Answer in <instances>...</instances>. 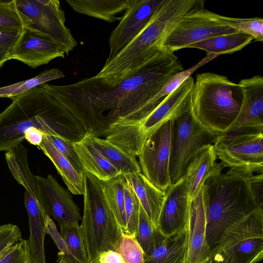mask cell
<instances>
[{
  "label": "cell",
  "instance_id": "obj_1",
  "mask_svg": "<svg viewBox=\"0 0 263 263\" xmlns=\"http://www.w3.org/2000/svg\"><path fill=\"white\" fill-rule=\"evenodd\" d=\"M183 70L178 57L164 47L113 86L102 83L95 76L71 84L45 86L87 134L100 138L118 120L134 119L169 80Z\"/></svg>",
  "mask_w": 263,
  "mask_h": 263
},
{
  "label": "cell",
  "instance_id": "obj_2",
  "mask_svg": "<svg viewBox=\"0 0 263 263\" xmlns=\"http://www.w3.org/2000/svg\"><path fill=\"white\" fill-rule=\"evenodd\" d=\"M11 100L12 103L0 114V152L22 143L25 134L32 128L72 142L81 141L86 134L44 84Z\"/></svg>",
  "mask_w": 263,
  "mask_h": 263
},
{
  "label": "cell",
  "instance_id": "obj_3",
  "mask_svg": "<svg viewBox=\"0 0 263 263\" xmlns=\"http://www.w3.org/2000/svg\"><path fill=\"white\" fill-rule=\"evenodd\" d=\"M203 7L202 0H165L143 29L95 76L117 85L164 48L165 38L183 17Z\"/></svg>",
  "mask_w": 263,
  "mask_h": 263
},
{
  "label": "cell",
  "instance_id": "obj_4",
  "mask_svg": "<svg viewBox=\"0 0 263 263\" xmlns=\"http://www.w3.org/2000/svg\"><path fill=\"white\" fill-rule=\"evenodd\" d=\"M253 176L229 169L205 181L206 238L211 251L227 229L254 210L262 208V202L253 187Z\"/></svg>",
  "mask_w": 263,
  "mask_h": 263
},
{
  "label": "cell",
  "instance_id": "obj_5",
  "mask_svg": "<svg viewBox=\"0 0 263 263\" xmlns=\"http://www.w3.org/2000/svg\"><path fill=\"white\" fill-rule=\"evenodd\" d=\"M239 84L212 72L197 74L192 94L191 114L202 127L217 135L227 132L236 119L243 99Z\"/></svg>",
  "mask_w": 263,
  "mask_h": 263
},
{
  "label": "cell",
  "instance_id": "obj_6",
  "mask_svg": "<svg viewBox=\"0 0 263 263\" xmlns=\"http://www.w3.org/2000/svg\"><path fill=\"white\" fill-rule=\"evenodd\" d=\"M194 83V79L189 77L137 120H118L110 125L105 139L130 155L139 156L146 140L156 129L190 111Z\"/></svg>",
  "mask_w": 263,
  "mask_h": 263
},
{
  "label": "cell",
  "instance_id": "obj_7",
  "mask_svg": "<svg viewBox=\"0 0 263 263\" xmlns=\"http://www.w3.org/2000/svg\"><path fill=\"white\" fill-rule=\"evenodd\" d=\"M83 195L80 230L88 263H98L102 252L117 251L123 232L106 200L103 182L86 172Z\"/></svg>",
  "mask_w": 263,
  "mask_h": 263
},
{
  "label": "cell",
  "instance_id": "obj_8",
  "mask_svg": "<svg viewBox=\"0 0 263 263\" xmlns=\"http://www.w3.org/2000/svg\"><path fill=\"white\" fill-rule=\"evenodd\" d=\"M218 135L197 123L190 111L173 121L169 172L172 184L185 175L197 152L213 144Z\"/></svg>",
  "mask_w": 263,
  "mask_h": 263
},
{
  "label": "cell",
  "instance_id": "obj_9",
  "mask_svg": "<svg viewBox=\"0 0 263 263\" xmlns=\"http://www.w3.org/2000/svg\"><path fill=\"white\" fill-rule=\"evenodd\" d=\"M224 167L248 173L263 172V132H227L213 144Z\"/></svg>",
  "mask_w": 263,
  "mask_h": 263
},
{
  "label": "cell",
  "instance_id": "obj_10",
  "mask_svg": "<svg viewBox=\"0 0 263 263\" xmlns=\"http://www.w3.org/2000/svg\"><path fill=\"white\" fill-rule=\"evenodd\" d=\"M19 12L29 21L25 28L44 35L62 46L68 55L77 45L65 26V16L58 0H15Z\"/></svg>",
  "mask_w": 263,
  "mask_h": 263
},
{
  "label": "cell",
  "instance_id": "obj_11",
  "mask_svg": "<svg viewBox=\"0 0 263 263\" xmlns=\"http://www.w3.org/2000/svg\"><path fill=\"white\" fill-rule=\"evenodd\" d=\"M173 121L165 123L148 136L139 156L142 174L164 192L172 185L169 163Z\"/></svg>",
  "mask_w": 263,
  "mask_h": 263
},
{
  "label": "cell",
  "instance_id": "obj_12",
  "mask_svg": "<svg viewBox=\"0 0 263 263\" xmlns=\"http://www.w3.org/2000/svg\"><path fill=\"white\" fill-rule=\"evenodd\" d=\"M214 14L203 8L185 16L168 34L162 46L174 52L208 38L238 31L216 20Z\"/></svg>",
  "mask_w": 263,
  "mask_h": 263
},
{
  "label": "cell",
  "instance_id": "obj_13",
  "mask_svg": "<svg viewBox=\"0 0 263 263\" xmlns=\"http://www.w3.org/2000/svg\"><path fill=\"white\" fill-rule=\"evenodd\" d=\"M165 0H134L109 39V62L147 25Z\"/></svg>",
  "mask_w": 263,
  "mask_h": 263
},
{
  "label": "cell",
  "instance_id": "obj_14",
  "mask_svg": "<svg viewBox=\"0 0 263 263\" xmlns=\"http://www.w3.org/2000/svg\"><path fill=\"white\" fill-rule=\"evenodd\" d=\"M39 203L50 217L60 227L69 223H79L82 216L78 205L66 190L51 175L46 177L35 176Z\"/></svg>",
  "mask_w": 263,
  "mask_h": 263
},
{
  "label": "cell",
  "instance_id": "obj_15",
  "mask_svg": "<svg viewBox=\"0 0 263 263\" xmlns=\"http://www.w3.org/2000/svg\"><path fill=\"white\" fill-rule=\"evenodd\" d=\"M207 202V187L204 184L190 200L186 263H208L211 256L206 238Z\"/></svg>",
  "mask_w": 263,
  "mask_h": 263
},
{
  "label": "cell",
  "instance_id": "obj_16",
  "mask_svg": "<svg viewBox=\"0 0 263 263\" xmlns=\"http://www.w3.org/2000/svg\"><path fill=\"white\" fill-rule=\"evenodd\" d=\"M243 91L239 111L227 132H263V78L256 75L238 83Z\"/></svg>",
  "mask_w": 263,
  "mask_h": 263
},
{
  "label": "cell",
  "instance_id": "obj_17",
  "mask_svg": "<svg viewBox=\"0 0 263 263\" xmlns=\"http://www.w3.org/2000/svg\"><path fill=\"white\" fill-rule=\"evenodd\" d=\"M190 200L184 176L165 192L157 225L164 236H172L187 226Z\"/></svg>",
  "mask_w": 263,
  "mask_h": 263
},
{
  "label": "cell",
  "instance_id": "obj_18",
  "mask_svg": "<svg viewBox=\"0 0 263 263\" xmlns=\"http://www.w3.org/2000/svg\"><path fill=\"white\" fill-rule=\"evenodd\" d=\"M64 49L50 38L24 28L10 59L35 68L57 58H64Z\"/></svg>",
  "mask_w": 263,
  "mask_h": 263
},
{
  "label": "cell",
  "instance_id": "obj_19",
  "mask_svg": "<svg viewBox=\"0 0 263 263\" xmlns=\"http://www.w3.org/2000/svg\"><path fill=\"white\" fill-rule=\"evenodd\" d=\"M217 159L214 145L210 144L200 148L189 165L184 177L190 200L209 178L222 173L224 166Z\"/></svg>",
  "mask_w": 263,
  "mask_h": 263
},
{
  "label": "cell",
  "instance_id": "obj_20",
  "mask_svg": "<svg viewBox=\"0 0 263 263\" xmlns=\"http://www.w3.org/2000/svg\"><path fill=\"white\" fill-rule=\"evenodd\" d=\"M73 145L84 172L102 181L109 180L121 173L93 145L91 135L86 133L81 141L73 142Z\"/></svg>",
  "mask_w": 263,
  "mask_h": 263
},
{
  "label": "cell",
  "instance_id": "obj_21",
  "mask_svg": "<svg viewBox=\"0 0 263 263\" xmlns=\"http://www.w3.org/2000/svg\"><path fill=\"white\" fill-rule=\"evenodd\" d=\"M125 177L146 215L157 228L165 192L152 184L141 172L125 175Z\"/></svg>",
  "mask_w": 263,
  "mask_h": 263
},
{
  "label": "cell",
  "instance_id": "obj_22",
  "mask_svg": "<svg viewBox=\"0 0 263 263\" xmlns=\"http://www.w3.org/2000/svg\"><path fill=\"white\" fill-rule=\"evenodd\" d=\"M253 237H263V210L261 208L227 229L212 251H221Z\"/></svg>",
  "mask_w": 263,
  "mask_h": 263
},
{
  "label": "cell",
  "instance_id": "obj_23",
  "mask_svg": "<svg viewBox=\"0 0 263 263\" xmlns=\"http://www.w3.org/2000/svg\"><path fill=\"white\" fill-rule=\"evenodd\" d=\"M134 0H66L76 12L109 23L121 21L116 15L126 11Z\"/></svg>",
  "mask_w": 263,
  "mask_h": 263
},
{
  "label": "cell",
  "instance_id": "obj_24",
  "mask_svg": "<svg viewBox=\"0 0 263 263\" xmlns=\"http://www.w3.org/2000/svg\"><path fill=\"white\" fill-rule=\"evenodd\" d=\"M187 251V226L156 245L144 263H186Z\"/></svg>",
  "mask_w": 263,
  "mask_h": 263
},
{
  "label": "cell",
  "instance_id": "obj_25",
  "mask_svg": "<svg viewBox=\"0 0 263 263\" xmlns=\"http://www.w3.org/2000/svg\"><path fill=\"white\" fill-rule=\"evenodd\" d=\"M55 166L68 190L74 195L84 193V174H80L56 148L49 135H44L39 146Z\"/></svg>",
  "mask_w": 263,
  "mask_h": 263
},
{
  "label": "cell",
  "instance_id": "obj_26",
  "mask_svg": "<svg viewBox=\"0 0 263 263\" xmlns=\"http://www.w3.org/2000/svg\"><path fill=\"white\" fill-rule=\"evenodd\" d=\"M254 39L250 35L241 31L216 36L191 44L187 48L205 50L207 53L219 55L232 53L241 50Z\"/></svg>",
  "mask_w": 263,
  "mask_h": 263
},
{
  "label": "cell",
  "instance_id": "obj_27",
  "mask_svg": "<svg viewBox=\"0 0 263 263\" xmlns=\"http://www.w3.org/2000/svg\"><path fill=\"white\" fill-rule=\"evenodd\" d=\"M91 140L93 145L121 173L128 175L141 172L136 157L130 155L105 139L91 135Z\"/></svg>",
  "mask_w": 263,
  "mask_h": 263
},
{
  "label": "cell",
  "instance_id": "obj_28",
  "mask_svg": "<svg viewBox=\"0 0 263 263\" xmlns=\"http://www.w3.org/2000/svg\"><path fill=\"white\" fill-rule=\"evenodd\" d=\"M219 55L216 53H207L206 55L193 67L177 73L169 80L161 89L141 108L132 120H137L157 106L168 95L175 90L198 68Z\"/></svg>",
  "mask_w": 263,
  "mask_h": 263
},
{
  "label": "cell",
  "instance_id": "obj_29",
  "mask_svg": "<svg viewBox=\"0 0 263 263\" xmlns=\"http://www.w3.org/2000/svg\"><path fill=\"white\" fill-rule=\"evenodd\" d=\"M125 180V174L121 173L109 180L102 181L106 200L123 233L126 230L124 190Z\"/></svg>",
  "mask_w": 263,
  "mask_h": 263
},
{
  "label": "cell",
  "instance_id": "obj_30",
  "mask_svg": "<svg viewBox=\"0 0 263 263\" xmlns=\"http://www.w3.org/2000/svg\"><path fill=\"white\" fill-rule=\"evenodd\" d=\"M218 251L224 252L233 263H257L263 257V237L247 239Z\"/></svg>",
  "mask_w": 263,
  "mask_h": 263
},
{
  "label": "cell",
  "instance_id": "obj_31",
  "mask_svg": "<svg viewBox=\"0 0 263 263\" xmlns=\"http://www.w3.org/2000/svg\"><path fill=\"white\" fill-rule=\"evenodd\" d=\"M64 77L63 72L60 69H47L32 78L0 87V98L12 99L37 86Z\"/></svg>",
  "mask_w": 263,
  "mask_h": 263
},
{
  "label": "cell",
  "instance_id": "obj_32",
  "mask_svg": "<svg viewBox=\"0 0 263 263\" xmlns=\"http://www.w3.org/2000/svg\"><path fill=\"white\" fill-rule=\"evenodd\" d=\"M136 237L145 256L151 253L156 245L167 238L154 225L140 203Z\"/></svg>",
  "mask_w": 263,
  "mask_h": 263
},
{
  "label": "cell",
  "instance_id": "obj_33",
  "mask_svg": "<svg viewBox=\"0 0 263 263\" xmlns=\"http://www.w3.org/2000/svg\"><path fill=\"white\" fill-rule=\"evenodd\" d=\"M60 227V233L72 256L78 263H88L79 223L66 224Z\"/></svg>",
  "mask_w": 263,
  "mask_h": 263
},
{
  "label": "cell",
  "instance_id": "obj_34",
  "mask_svg": "<svg viewBox=\"0 0 263 263\" xmlns=\"http://www.w3.org/2000/svg\"><path fill=\"white\" fill-rule=\"evenodd\" d=\"M216 20L220 23L251 35L256 41H263V19L260 17L239 18L224 16L214 13Z\"/></svg>",
  "mask_w": 263,
  "mask_h": 263
},
{
  "label": "cell",
  "instance_id": "obj_35",
  "mask_svg": "<svg viewBox=\"0 0 263 263\" xmlns=\"http://www.w3.org/2000/svg\"><path fill=\"white\" fill-rule=\"evenodd\" d=\"M29 21L18 10L15 0H0V30L23 29Z\"/></svg>",
  "mask_w": 263,
  "mask_h": 263
},
{
  "label": "cell",
  "instance_id": "obj_36",
  "mask_svg": "<svg viewBox=\"0 0 263 263\" xmlns=\"http://www.w3.org/2000/svg\"><path fill=\"white\" fill-rule=\"evenodd\" d=\"M124 190L126 230L123 233L136 235L140 202L126 180L124 182Z\"/></svg>",
  "mask_w": 263,
  "mask_h": 263
},
{
  "label": "cell",
  "instance_id": "obj_37",
  "mask_svg": "<svg viewBox=\"0 0 263 263\" xmlns=\"http://www.w3.org/2000/svg\"><path fill=\"white\" fill-rule=\"evenodd\" d=\"M117 252L124 263H144V252L136 234L123 233Z\"/></svg>",
  "mask_w": 263,
  "mask_h": 263
},
{
  "label": "cell",
  "instance_id": "obj_38",
  "mask_svg": "<svg viewBox=\"0 0 263 263\" xmlns=\"http://www.w3.org/2000/svg\"><path fill=\"white\" fill-rule=\"evenodd\" d=\"M0 263H33L29 240L22 239L8 248Z\"/></svg>",
  "mask_w": 263,
  "mask_h": 263
},
{
  "label": "cell",
  "instance_id": "obj_39",
  "mask_svg": "<svg viewBox=\"0 0 263 263\" xmlns=\"http://www.w3.org/2000/svg\"><path fill=\"white\" fill-rule=\"evenodd\" d=\"M23 29L0 30V67L10 60Z\"/></svg>",
  "mask_w": 263,
  "mask_h": 263
},
{
  "label": "cell",
  "instance_id": "obj_40",
  "mask_svg": "<svg viewBox=\"0 0 263 263\" xmlns=\"http://www.w3.org/2000/svg\"><path fill=\"white\" fill-rule=\"evenodd\" d=\"M49 136L56 148L69 161L77 171L80 174H84L82 166L73 147V142L57 136L49 135Z\"/></svg>",
  "mask_w": 263,
  "mask_h": 263
},
{
  "label": "cell",
  "instance_id": "obj_41",
  "mask_svg": "<svg viewBox=\"0 0 263 263\" xmlns=\"http://www.w3.org/2000/svg\"><path fill=\"white\" fill-rule=\"evenodd\" d=\"M22 239V232L16 224L0 226V257L6 251Z\"/></svg>",
  "mask_w": 263,
  "mask_h": 263
},
{
  "label": "cell",
  "instance_id": "obj_42",
  "mask_svg": "<svg viewBox=\"0 0 263 263\" xmlns=\"http://www.w3.org/2000/svg\"><path fill=\"white\" fill-rule=\"evenodd\" d=\"M98 263H124L118 252L109 250L102 252L98 258Z\"/></svg>",
  "mask_w": 263,
  "mask_h": 263
},
{
  "label": "cell",
  "instance_id": "obj_43",
  "mask_svg": "<svg viewBox=\"0 0 263 263\" xmlns=\"http://www.w3.org/2000/svg\"><path fill=\"white\" fill-rule=\"evenodd\" d=\"M44 135L41 130L32 128L25 134V139L30 144L39 146L42 142Z\"/></svg>",
  "mask_w": 263,
  "mask_h": 263
},
{
  "label": "cell",
  "instance_id": "obj_44",
  "mask_svg": "<svg viewBox=\"0 0 263 263\" xmlns=\"http://www.w3.org/2000/svg\"><path fill=\"white\" fill-rule=\"evenodd\" d=\"M208 263H233L223 251H213Z\"/></svg>",
  "mask_w": 263,
  "mask_h": 263
},
{
  "label": "cell",
  "instance_id": "obj_45",
  "mask_svg": "<svg viewBox=\"0 0 263 263\" xmlns=\"http://www.w3.org/2000/svg\"><path fill=\"white\" fill-rule=\"evenodd\" d=\"M58 263H64V262H61V261H57Z\"/></svg>",
  "mask_w": 263,
  "mask_h": 263
}]
</instances>
